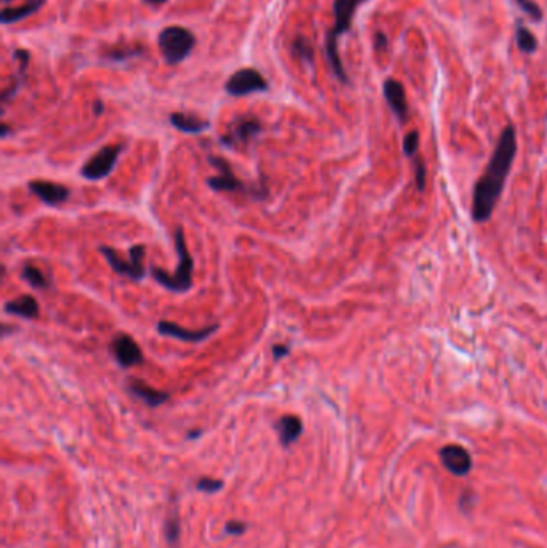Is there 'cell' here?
<instances>
[{
	"label": "cell",
	"instance_id": "cell-1",
	"mask_svg": "<svg viewBox=\"0 0 547 548\" xmlns=\"http://www.w3.org/2000/svg\"><path fill=\"white\" fill-rule=\"evenodd\" d=\"M515 154H517V135L512 125H507L498 140L487 169L473 188L472 217L477 223H484L493 217L496 204L504 191L505 180L512 169Z\"/></svg>",
	"mask_w": 547,
	"mask_h": 548
},
{
	"label": "cell",
	"instance_id": "cell-2",
	"mask_svg": "<svg viewBox=\"0 0 547 548\" xmlns=\"http://www.w3.org/2000/svg\"><path fill=\"white\" fill-rule=\"evenodd\" d=\"M364 2H368V0H334V5H332L336 21L326 38V58L331 66L332 74L342 83H348V76L341 60V53H338V39L350 31L357 8Z\"/></svg>",
	"mask_w": 547,
	"mask_h": 548
},
{
	"label": "cell",
	"instance_id": "cell-3",
	"mask_svg": "<svg viewBox=\"0 0 547 548\" xmlns=\"http://www.w3.org/2000/svg\"><path fill=\"white\" fill-rule=\"evenodd\" d=\"M175 249L179 254V265H177L174 273H168L158 266H153L149 271L156 283L163 285L164 289L175 292V294H185L193 287V258L188 247H186L181 226L175 229Z\"/></svg>",
	"mask_w": 547,
	"mask_h": 548
},
{
	"label": "cell",
	"instance_id": "cell-4",
	"mask_svg": "<svg viewBox=\"0 0 547 548\" xmlns=\"http://www.w3.org/2000/svg\"><path fill=\"white\" fill-rule=\"evenodd\" d=\"M158 47L164 61L169 66H175L183 63L193 53L196 47V38L183 26L172 24L159 33Z\"/></svg>",
	"mask_w": 547,
	"mask_h": 548
},
{
	"label": "cell",
	"instance_id": "cell-5",
	"mask_svg": "<svg viewBox=\"0 0 547 548\" xmlns=\"http://www.w3.org/2000/svg\"><path fill=\"white\" fill-rule=\"evenodd\" d=\"M100 252L103 254V257L106 258L108 265L111 266L114 273L126 276V278L132 281H142L145 274H147V271H145V254H147V249H145V245L142 244L130 247V262L124 260L121 255L113 247H109V245H100Z\"/></svg>",
	"mask_w": 547,
	"mask_h": 548
},
{
	"label": "cell",
	"instance_id": "cell-6",
	"mask_svg": "<svg viewBox=\"0 0 547 548\" xmlns=\"http://www.w3.org/2000/svg\"><path fill=\"white\" fill-rule=\"evenodd\" d=\"M209 164L220 172L215 176L207 178V186L217 192H251L254 197H262L259 194L257 188L247 186L233 174V169L227 159L218 156H209Z\"/></svg>",
	"mask_w": 547,
	"mask_h": 548
},
{
	"label": "cell",
	"instance_id": "cell-7",
	"mask_svg": "<svg viewBox=\"0 0 547 548\" xmlns=\"http://www.w3.org/2000/svg\"><path fill=\"white\" fill-rule=\"evenodd\" d=\"M122 151L124 144L121 143L103 146L100 151H97V153L82 165L81 175L88 181H98L106 178L113 172L114 167H116V163Z\"/></svg>",
	"mask_w": 547,
	"mask_h": 548
},
{
	"label": "cell",
	"instance_id": "cell-8",
	"mask_svg": "<svg viewBox=\"0 0 547 548\" xmlns=\"http://www.w3.org/2000/svg\"><path fill=\"white\" fill-rule=\"evenodd\" d=\"M268 90V82L252 67H243L228 77L225 82V92L231 97H247L251 93H260Z\"/></svg>",
	"mask_w": 547,
	"mask_h": 548
},
{
	"label": "cell",
	"instance_id": "cell-9",
	"mask_svg": "<svg viewBox=\"0 0 547 548\" xmlns=\"http://www.w3.org/2000/svg\"><path fill=\"white\" fill-rule=\"evenodd\" d=\"M262 122L257 117L252 116H241L236 117L230 124L227 133L222 135L220 142L227 148H238V146H246L252 138L259 137L262 133Z\"/></svg>",
	"mask_w": 547,
	"mask_h": 548
},
{
	"label": "cell",
	"instance_id": "cell-10",
	"mask_svg": "<svg viewBox=\"0 0 547 548\" xmlns=\"http://www.w3.org/2000/svg\"><path fill=\"white\" fill-rule=\"evenodd\" d=\"M109 349H111V354L114 359H116V363L124 369L133 367V365L143 363L142 349H140L138 343L135 342L132 337L127 335V333H117V335H114Z\"/></svg>",
	"mask_w": 547,
	"mask_h": 548
},
{
	"label": "cell",
	"instance_id": "cell-11",
	"mask_svg": "<svg viewBox=\"0 0 547 548\" xmlns=\"http://www.w3.org/2000/svg\"><path fill=\"white\" fill-rule=\"evenodd\" d=\"M440 460L448 472L456 476H466L472 470V457L459 445H448L440 449Z\"/></svg>",
	"mask_w": 547,
	"mask_h": 548
},
{
	"label": "cell",
	"instance_id": "cell-12",
	"mask_svg": "<svg viewBox=\"0 0 547 548\" xmlns=\"http://www.w3.org/2000/svg\"><path fill=\"white\" fill-rule=\"evenodd\" d=\"M217 331H218V324L207 326L204 329H199V331H191V329H185L183 326H179V324H175V322H170V321H159L158 322V332L161 333V335L174 337V338H179V340H181V342H188V343L204 342Z\"/></svg>",
	"mask_w": 547,
	"mask_h": 548
},
{
	"label": "cell",
	"instance_id": "cell-13",
	"mask_svg": "<svg viewBox=\"0 0 547 548\" xmlns=\"http://www.w3.org/2000/svg\"><path fill=\"white\" fill-rule=\"evenodd\" d=\"M28 188L34 196H38L40 201L47 204V206H58V204L65 202L67 197L71 196L70 188L54 181L34 180L29 181Z\"/></svg>",
	"mask_w": 547,
	"mask_h": 548
},
{
	"label": "cell",
	"instance_id": "cell-14",
	"mask_svg": "<svg viewBox=\"0 0 547 548\" xmlns=\"http://www.w3.org/2000/svg\"><path fill=\"white\" fill-rule=\"evenodd\" d=\"M384 97L389 108L398 117L400 122H406L409 117V108L406 101V92L403 83L397 79H387L384 82Z\"/></svg>",
	"mask_w": 547,
	"mask_h": 548
},
{
	"label": "cell",
	"instance_id": "cell-15",
	"mask_svg": "<svg viewBox=\"0 0 547 548\" xmlns=\"http://www.w3.org/2000/svg\"><path fill=\"white\" fill-rule=\"evenodd\" d=\"M13 58L19 63L18 72L12 77V83L5 88L2 92V104L5 106L8 101H12L17 93L19 92V88L24 85L26 79H28V69H29V61H31V53L24 49H17L13 51Z\"/></svg>",
	"mask_w": 547,
	"mask_h": 548
},
{
	"label": "cell",
	"instance_id": "cell-16",
	"mask_svg": "<svg viewBox=\"0 0 547 548\" xmlns=\"http://www.w3.org/2000/svg\"><path fill=\"white\" fill-rule=\"evenodd\" d=\"M127 388H129L130 393L135 396V398L143 401V403L149 407H159V406H163L164 403H168V399H169V393L156 390V388H153V386L147 385L143 382V380H140V379H130L129 383H127Z\"/></svg>",
	"mask_w": 547,
	"mask_h": 548
},
{
	"label": "cell",
	"instance_id": "cell-17",
	"mask_svg": "<svg viewBox=\"0 0 547 548\" xmlns=\"http://www.w3.org/2000/svg\"><path fill=\"white\" fill-rule=\"evenodd\" d=\"M275 430L278 431L281 445L289 447L300 438L302 431H304V425H302V420L297 415H283L275 424Z\"/></svg>",
	"mask_w": 547,
	"mask_h": 548
},
{
	"label": "cell",
	"instance_id": "cell-18",
	"mask_svg": "<svg viewBox=\"0 0 547 548\" xmlns=\"http://www.w3.org/2000/svg\"><path fill=\"white\" fill-rule=\"evenodd\" d=\"M3 310L7 315L23 317V319H35L39 316V304L33 295H22L15 300H8Z\"/></svg>",
	"mask_w": 547,
	"mask_h": 548
},
{
	"label": "cell",
	"instance_id": "cell-19",
	"mask_svg": "<svg viewBox=\"0 0 547 548\" xmlns=\"http://www.w3.org/2000/svg\"><path fill=\"white\" fill-rule=\"evenodd\" d=\"M47 0H26L23 5H18V7H5L2 10V15H0V21H2V24H13V23H18V21H22L24 18L31 17V15H34L35 12H39L40 8L44 7Z\"/></svg>",
	"mask_w": 547,
	"mask_h": 548
},
{
	"label": "cell",
	"instance_id": "cell-20",
	"mask_svg": "<svg viewBox=\"0 0 547 548\" xmlns=\"http://www.w3.org/2000/svg\"><path fill=\"white\" fill-rule=\"evenodd\" d=\"M169 122L174 125L177 130H180V132L191 133V135H197L211 127L209 121H204V119L193 116V114H186V113L170 114Z\"/></svg>",
	"mask_w": 547,
	"mask_h": 548
},
{
	"label": "cell",
	"instance_id": "cell-21",
	"mask_svg": "<svg viewBox=\"0 0 547 548\" xmlns=\"http://www.w3.org/2000/svg\"><path fill=\"white\" fill-rule=\"evenodd\" d=\"M143 51H145L143 47L137 44L116 45L103 53V60H106L109 63H126L129 60L137 58V56H142Z\"/></svg>",
	"mask_w": 547,
	"mask_h": 548
},
{
	"label": "cell",
	"instance_id": "cell-22",
	"mask_svg": "<svg viewBox=\"0 0 547 548\" xmlns=\"http://www.w3.org/2000/svg\"><path fill=\"white\" fill-rule=\"evenodd\" d=\"M291 53L299 61L307 63V65H311L315 61V49L305 35H297V38L291 40Z\"/></svg>",
	"mask_w": 547,
	"mask_h": 548
},
{
	"label": "cell",
	"instance_id": "cell-23",
	"mask_svg": "<svg viewBox=\"0 0 547 548\" xmlns=\"http://www.w3.org/2000/svg\"><path fill=\"white\" fill-rule=\"evenodd\" d=\"M22 278L34 289L45 290L50 287V281L45 278V274L39 268H35L34 265H24L22 269Z\"/></svg>",
	"mask_w": 547,
	"mask_h": 548
},
{
	"label": "cell",
	"instance_id": "cell-24",
	"mask_svg": "<svg viewBox=\"0 0 547 548\" xmlns=\"http://www.w3.org/2000/svg\"><path fill=\"white\" fill-rule=\"evenodd\" d=\"M515 38H517L519 49L522 50L523 53H534L536 49H538V39L534 38V34L531 33L528 28H525L522 24L517 26Z\"/></svg>",
	"mask_w": 547,
	"mask_h": 548
},
{
	"label": "cell",
	"instance_id": "cell-25",
	"mask_svg": "<svg viewBox=\"0 0 547 548\" xmlns=\"http://www.w3.org/2000/svg\"><path fill=\"white\" fill-rule=\"evenodd\" d=\"M419 132L418 130H411V132L403 138V153L406 158L414 159L418 156L419 151Z\"/></svg>",
	"mask_w": 547,
	"mask_h": 548
},
{
	"label": "cell",
	"instance_id": "cell-26",
	"mask_svg": "<svg viewBox=\"0 0 547 548\" xmlns=\"http://www.w3.org/2000/svg\"><path fill=\"white\" fill-rule=\"evenodd\" d=\"M414 163V178H416V186H418L419 191L425 190L427 185V167L425 163L422 160L421 156H416L413 159Z\"/></svg>",
	"mask_w": 547,
	"mask_h": 548
},
{
	"label": "cell",
	"instance_id": "cell-27",
	"mask_svg": "<svg viewBox=\"0 0 547 548\" xmlns=\"http://www.w3.org/2000/svg\"><path fill=\"white\" fill-rule=\"evenodd\" d=\"M180 537V520L179 516L174 515L168 518L165 521V539H168L169 544H177V540H179Z\"/></svg>",
	"mask_w": 547,
	"mask_h": 548
},
{
	"label": "cell",
	"instance_id": "cell-28",
	"mask_svg": "<svg viewBox=\"0 0 547 548\" xmlns=\"http://www.w3.org/2000/svg\"><path fill=\"white\" fill-rule=\"evenodd\" d=\"M515 2H517L519 7L522 8L530 18H533L534 21L543 19V10H541V7L534 0H515Z\"/></svg>",
	"mask_w": 547,
	"mask_h": 548
},
{
	"label": "cell",
	"instance_id": "cell-29",
	"mask_svg": "<svg viewBox=\"0 0 547 548\" xmlns=\"http://www.w3.org/2000/svg\"><path fill=\"white\" fill-rule=\"evenodd\" d=\"M223 488V483L220 479H213V478H201L199 481L196 483V489L201 490V492H206V494H213V492H218Z\"/></svg>",
	"mask_w": 547,
	"mask_h": 548
},
{
	"label": "cell",
	"instance_id": "cell-30",
	"mask_svg": "<svg viewBox=\"0 0 547 548\" xmlns=\"http://www.w3.org/2000/svg\"><path fill=\"white\" fill-rule=\"evenodd\" d=\"M247 526L243 521H228L225 524V534L228 535H241L246 532Z\"/></svg>",
	"mask_w": 547,
	"mask_h": 548
},
{
	"label": "cell",
	"instance_id": "cell-31",
	"mask_svg": "<svg viewBox=\"0 0 547 548\" xmlns=\"http://www.w3.org/2000/svg\"><path fill=\"white\" fill-rule=\"evenodd\" d=\"M272 354H273V359L275 361H279V359L286 358L289 354V347L286 345H273L272 347Z\"/></svg>",
	"mask_w": 547,
	"mask_h": 548
},
{
	"label": "cell",
	"instance_id": "cell-32",
	"mask_svg": "<svg viewBox=\"0 0 547 548\" xmlns=\"http://www.w3.org/2000/svg\"><path fill=\"white\" fill-rule=\"evenodd\" d=\"M387 47H389L387 35H385L384 33H377L376 38H374V49H376L377 51L379 50L384 51L385 49H387Z\"/></svg>",
	"mask_w": 547,
	"mask_h": 548
},
{
	"label": "cell",
	"instance_id": "cell-33",
	"mask_svg": "<svg viewBox=\"0 0 547 548\" xmlns=\"http://www.w3.org/2000/svg\"><path fill=\"white\" fill-rule=\"evenodd\" d=\"M92 111H93V114H95L97 117L101 116V114L105 113V103H103L101 100H95L92 104Z\"/></svg>",
	"mask_w": 547,
	"mask_h": 548
},
{
	"label": "cell",
	"instance_id": "cell-34",
	"mask_svg": "<svg viewBox=\"0 0 547 548\" xmlns=\"http://www.w3.org/2000/svg\"><path fill=\"white\" fill-rule=\"evenodd\" d=\"M147 5H153V7H158V5H163L165 2H169V0H143Z\"/></svg>",
	"mask_w": 547,
	"mask_h": 548
},
{
	"label": "cell",
	"instance_id": "cell-35",
	"mask_svg": "<svg viewBox=\"0 0 547 548\" xmlns=\"http://www.w3.org/2000/svg\"><path fill=\"white\" fill-rule=\"evenodd\" d=\"M10 133V127L7 124H2V138H7Z\"/></svg>",
	"mask_w": 547,
	"mask_h": 548
},
{
	"label": "cell",
	"instance_id": "cell-36",
	"mask_svg": "<svg viewBox=\"0 0 547 548\" xmlns=\"http://www.w3.org/2000/svg\"><path fill=\"white\" fill-rule=\"evenodd\" d=\"M201 433H202L201 430H197V431H190V433H188V440H193V438H197V436L201 435Z\"/></svg>",
	"mask_w": 547,
	"mask_h": 548
},
{
	"label": "cell",
	"instance_id": "cell-37",
	"mask_svg": "<svg viewBox=\"0 0 547 548\" xmlns=\"http://www.w3.org/2000/svg\"><path fill=\"white\" fill-rule=\"evenodd\" d=\"M8 2H12V0H3V3H8Z\"/></svg>",
	"mask_w": 547,
	"mask_h": 548
}]
</instances>
